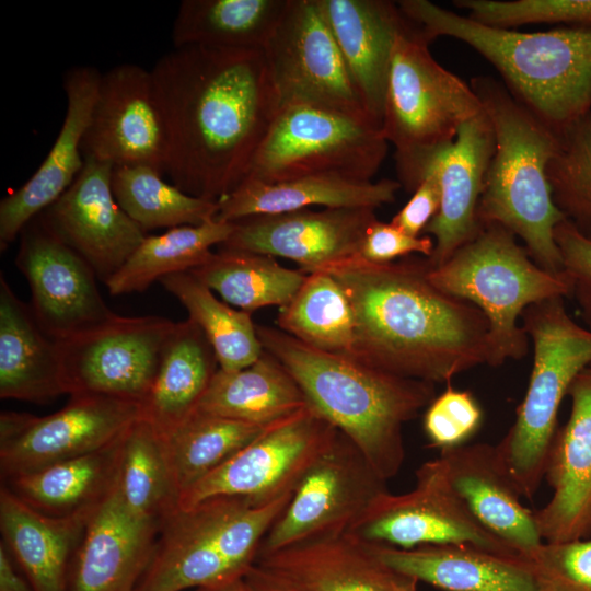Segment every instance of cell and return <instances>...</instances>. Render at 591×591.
Returning <instances> with one entry per match:
<instances>
[{
  "mask_svg": "<svg viewBox=\"0 0 591 591\" xmlns=\"http://www.w3.org/2000/svg\"><path fill=\"white\" fill-rule=\"evenodd\" d=\"M150 74L165 174L185 193L219 201L245 177L279 111L264 51L178 47Z\"/></svg>",
  "mask_w": 591,
  "mask_h": 591,
  "instance_id": "1",
  "label": "cell"
},
{
  "mask_svg": "<svg viewBox=\"0 0 591 591\" xmlns=\"http://www.w3.org/2000/svg\"><path fill=\"white\" fill-rule=\"evenodd\" d=\"M427 257L375 264L359 256L334 264L331 274L355 318L350 358L420 381L451 383L488 364V323L470 302L438 289Z\"/></svg>",
  "mask_w": 591,
  "mask_h": 591,
  "instance_id": "2",
  "label": "cell"
},
{
  "mask_svg": "<svg viewBox=\"0 0 591 591\" xmlns=\"http://www.w3.org/2000/svg\"><path fill=\"white\" fill-rule=\"evenodd\" d=\"M256 332L308 404L350 439L385 480L394 477L405 459L404 425L433 401L436 384L317 350L278 327L256 325Z\"/></svg>",
  "mask_w": 591,
  "mask_h": 591,
  "instance_id": "3",
  "label": "cell"
},
{
  "mask_svg": "<svg viewBox=\"0 0 591 591\" xmlns=\"http://www.w3.org/2000/svg\"><path fill=\"white\" fill-rule=\"evenodd\" d=\"M431 43L459 39L487 59L509 92L558 135L591 112V27L520 32L479 23L428 0H402Z\"/></svg>",
  "mask_w": 591,
  "mask_h": 591,
  "instance_id": "4",
  "label": "cell"
},
{
  "mask_svg": "<svg viewBox=\"0 0 591 591\" xmlns=\"http://www.w3.org/2000/svg\"><path fill=\"white\" fill-rule=\"evenodd\" d=\"M471 86L495 137L477 207L478 223L505 227L524 243L537 266L563 274L554 232L566 218L554 202L546 173L558 134L495 78L475 77Z\"/></svg>",
  "mask_w": 591,
  "mask_h": 591,
  "instance_id": "5",
  "label": "cell"
},
{
  "mask_svg": "<svg viewBox=\"0 0 591 591\" xmlns=\"http://www.w3.org/2000/svg\"><path fill=\"white\" fill-rule=\"evenodd\" d=\"M430 281L441 291L476 306L488 323L489 367L528 355L529 337L519 325L524 310L540 301L570 297L565 274L537 266L517 236L497 223L479 224L476 234L442 265Z\"/></svg>",
  "mask_w": 591,
  "mask_h": 591,
  "instance_id": "6",
  "label": "cell"
},
{
  "mask_svg": "<svg viewBox=\"0 0 591 591\" xmlns=\"http://www.w3.org/2000/svg\"><path fill=\"white\" fill-rule=\"evenodd\" d=\"M292 493L259 507L227 496L177 507L162 521L135 591H183L243 577Z\"/></svg>",
  "mask_w": 591,
  "mask_h": 591,
  "instance_id": "7",
  "label": "cell"
},
{
  "mask_svg": "<svg viewBox=\"0 0 591 591\" xmlns=\"http://www.w3.org/2000/svg\"><path fill=\"white\" fill-rule=\"evenodd\" d=\"M521 320L533 366L515 420L496 445L522 497L532 499L545 478L560 404L591 364V329L568 314L561 297L528 306Z\"/></svg>",
  "mask_w": 591,
  "mask_h": 591,
  "instance_id": "8",
  "label": "cell"
},
{
  "mask_svg": "<svg viewBox=\"0 0 591 591\" xmlns=\"http://www.w3.org/2000/svg\"><path fill=\"white\" fill-rule=\"evenodd\" d=\"M429 44L406 18L389 71L381 130L395 148L398 182L406 190L419 166L483 112L471 84L443 68Z\"/></svg>",
  "mask_w": 591,
  "mask_h": 591,
  "instance_id": "9",
  "label": "cell"
},
{
  "mask_svg": "<svg viewBox=\"0 0 591 591\" xmlns=\"http://www.w3.org/2000/svg\"><path fill=\"white\" fill-rule=\"evenodd\" d=\"M387 148L382 130L369 120L312 105H287L279 108L243 181L278 183L310 175L372 181Z\"/></svg>",
  "mask_w": 591,
  "mask_h": 591,
  "instance_id": "10",
  "label": "cell"
},
{
  "mask_svg": "<svg viewBox=\"0 0 591 591\" xmlns=\"http://www.w3.org/2000/svg\"><path fill=\"white\" fill-rule=\"evenodd\" d=\"M337 433L306 405L267 426L230 460L184 490L178 507L221 496L245 498L257 507L267 505L293 491Z\"/></svg>",
  "mask_w": 591,
  "mask_h": 591,
  "instance_id": "11",
  "label": "cell"
},
{
  "mask_svg": "<svg viewBox=\"0 0 591 591\" xmlns=\"http://www.w3.org/2000/svg\"><path fill=\"white\" fill-rule=\"evenodd\" d=\"M386 482L359 448L338 431L302 476L258 554L348 532L382 494Z\"/></svg>",
  "mask_w": 591,
  "mask_h": 591,
  "instance_id": "12",
  "label": "cell"
},
{
  "mask_svg": "<svg viewBox=\"0 0 591 591\" xmlns=\"http://www.w3.org/2000/svg\"><path fill=\"white\" fill-rule=\"evenodd\" d=\"M263 51L279 108L305 104L372 123L317 0H289Z\"/></svg>",
  "mask_w": 591,
  "mask_h": 591,
  "instance_id": "13",
  "label": "cell"
},
{
  "mask_svg": "<svg viewBox=\"0 0 591 591\" xmlns=\"http://www.w3.org/2000/svg\"><path fill=\"white\" fill-rule=\"evenodd\" d=\"M415 486L405 494L386 491L348 531L371 543L398 548L468 544L499 555L520 557L486 530L452 488L440 457L422 463Z\"/></svg>",
  "mask_w": 591,
  "mask_h": 591,
  "instance_id": "14",
  "label": "cell"
},
{
  "mask_svg": "<svg viewBox=\"0 0 591 591\" xmlns=\"http://www.w3.org/2000/svg\"><path fill=\"white\" fill-rule=\"evenodd\" d=\"M140 418V404L94 394H74L47 416L2 412V479L84 455L117 441Z\"/></svg>",
  "mask_w": 591,
  "mask_h": 591,
  "instance_id": "15",
  "label": "cell"
},
{
  "mask_svg": "<svg viewBox=\"0 0 591 591\" xmlns=\"http://www.w3.org/2000/svg\"><path fill=\"white\" fill-rule=\"evenodd\" d=\"M175 324L155 315L116 314L100 327L60 343L68 394L103 395L141 404Z\"/></svg>",
  "mask_w": 591,
  "mask_h": 591,
  "instance_id": "16",
  "label": "cell"
},
{
  "mask_svg": "<svg viewBox=\"0 0 591 591\" xmlns=\"http://www.w3.org/2000/svg\"><path fill=\"white\" fill-rule=\"evenodd\" d=\"M15 257L31 290L40 327L63 343L116 316L103 299L92 267L36 217L21 232Z\"/></svg>",
  "mask_w": 591,
  "mask_h": 591,
  "instance_id": "17",
  "label": "cell"
},
{
  "mask_svg": "<svg viewBox=\"0 0 591 591\" xmlns=\"http://www.w3.org/2000/svg\"><path fill=\"white\" fill-rule=\"evenodd\" d=\"M113 169L111 163L84 158L71 186L37 216L104 283L147 236L118 205L112 187Z\"/></svg>",
  "mask_w": 591,
  "mask_h": 591,
  "instance_id": "18",
  "label": "cell"
},
{
  "mask_svg": "<svg viewBox=\"0 0 591 591\" xmlns=\"http://www.w3.org/2000/svg\"><path fill=\"white\" fill-rule=\"evenodd\" d=\"M84 158L165 173L166 137L150 70L123 63L101 76L84 135Z\"/></svg>",
  "mask_w": 591,
  "mask_h": 591,
  "instance_id": "19",
  "label": "cell"
},
{
  "mask_svg": "<svg viewBox=\"0 0 591 591\" xmlns=\"http://www.w3.org/2000/svg\"><path fill=\"white\" fill-rule=\"evenodd\" d=\"M373 208H324L258 215L233 221L230 237L219 248L283 257L305 274L359 256Z\"/></svg>",
  "mask_w": 591,
  "mask_h": 591,
  "instance_id": "20",
  "label": "cell"
},
{
  "mask_svg": "<svg viewBox=\"0 0 591 591\" xmlns=\"http://www.w3.org/2000/svg\"><path fill=\"white\" fill-rule=\"evenodd\" d=\"M494 149L493 126L483 109L461 126L450 146L433 153L417 170L408 192H414L426 171L436 174L441 189L440 209L424 231L434 242L427 257L431 267L445 263L476 234L477 207Z\"/></svg>",
  "mask_w": 591,
  "mask_h": 591,
  "instance_id": "21",
  "label": "cell"
},
{
  "mask_svg": "<svg viewBox=\"0 0 591 591\" xmlns=\"http://www.w3.org/2000/svg\"><path fill=\"white\" fill-rule=\"evenodd\" d=\"M567 395L570 415L555 433L545 474L553 494L534 511L546 543L591 538V364L576 376Z\"/></svg>",
  "mask_w": 591,
  "mask_h": 591,
  "instance_id": "22",
  "label": "cell"
},
{
  "mask_svg": "<svg viewBox=\"0 0 591 591\" xmlns=\"http://www.w3.org/2000/svg\"><path fill=\"white\" fill-rule=\"evenodd\" d=\"M101 73L92 66L69 69L63 77L67 109L48 154L34 174L0 202V248L50 207L74 182L84 165L82 144L95 103Z\"/></svg>",
  "mask_w": 591,
  "mask_h": 591,
  "instance_id": "23",
  "label": "cell"
},
{
  "mask_svg": "<svg viewBox=\"0 0 591 591\" xmlns=\"http://www.w3.org/2000/svg\"><path fill=\"white\" fill-rule=\"evenodd\" d=\"M255 564L308 591H417L419 582L349 532L258 554Z\"/></svg>",
  "mask_w": 591,
  "mask_h": 591,
  "instance_id": "24",
  "label": "cell"
},
{
  "mask_svg": "<svg viewBox=\"0 0 591 591\" xmlns=\"http://www.w3.org/2000/svg\"><path fill=\"white\" fill-rule=\"evenodd\" d=\"M161 522L140 518L117 490L90 518L68 591H135L152 558Z\"/></svg>",
  "mask_w": 591,
  "mask_h": 591,
  "instance_id": "25",
  "label": "cell"
},
{
  "mask_svg": "<svg viewBox=\"0 0 591 591\" xmlns=\"http://www.w3.org/2000/svg\"><path fill=\"white\" fill-rule=\"evenodd\" d=\"M439 457L452 488L486 530L520 556L543 543L534 511L521 502L497 445L466 443L441 451Z\"/></svg>",
  "mask_w": 591,
  "mask_h": 591,
  "instance_id": "26",
  "label": "cell"
},
{
  "mask_svg": "<svg viewBox=\"0 0 591 591\" xmlns=\"http://www.w3.org/2000/svg\"><path fill=\"white\" fill-rule=\"evenodd\" d=\"M372 123L382 128L394 44L406 18L387 0H317Z\"/></svg>",
  "mask_w": 591,
  "mask_h": 591,
  "instance_id": "27",
  "label": "cell"
},
{
  "mask_svg": "<svg viewBox=\"0 0 591 591\" xmlns=\"http://www.w3.org/2000/svg\"><path fill=\"white\" fill-rule=\"evenodd\" d=\"M94 511L47 515L1 486L2 543L34 591H68L71 565Z\"/></svg>",
  "mask_w": 591,
  "mask_h": 591,
  "instance_id": "28",
  "label": "cell"
},
{
  "mask_svg": "<svg viewBox=\"0 0 591 591\" xmlns=\"http://www.w3.org/2000/svg\"><path fill=\"white\" fill-rule=\"evenodd\" d=\"M68 394L60 343L0 275V397L47 403Z\"/></svg>",
  "mask_w": 591,
  "mask_h": 591,
  "instance_id": "29",
  "label": "cell"
},
{
  "mask_svg": "<svg viewBox=\"0 0 591 591\" xmlns=\"http://www.w3.org/2000/svg\"><path fill=\"white\" fill-rule=\"evenodd\" d=\"M371 545L394 569L444 591H538L534 575L521 556H503L468 544L409 549Z\"/></svg>",
  "mask_w": 591,
  "mask_h": 591,
  "instance_id": "30",
  "label": "cell"
},
{
  "mask_svg": "<svg viewBox=\"0 0 591 591\" xmlns=\"http://www.w3.org/2000/svg\"><path fill=\"white\" fill-rule=\"evenodd\" d=\"M398 181H360L340 175H310L278 183L243 181L218 204L216 219L233 222L258 215H275L311 206L373 208L393 202Z\"/></svg>",
  "mask_w": 591,
  "mask_h": 591,
  "instance_id": "31",
  "label": "cell"
},
{
  "mask_svg": "<svg viewBox=\"0 0 591 591\" xmlns=\"http://www.w3.org/2000/svg\"><path fill=\"white\" fill-rule=\"evenodd\" d=\"M124 434L97 451L4 478L3 486L47 515L94 511L116 489Z\"/></svg>",
  "mask_w": 591,
  "mask_h": 591,
  "instance_id": "32",
  "label": "cell"
},
{
  "mask_svg": "<svg viewBox=\"0 0 591 591\" xmlns=\"http://www.w3.org/2000/svg\"><path fill=\"white\" fill-rule=\"evenodd\" d=\"M219 368L202 331L189 318L176 322L153 384L140 404V418L166 438L197 409Z\"/></svg>",
  "mask_w": 591,
  "mask_h": 591,
  "instance_id": "33",
  "label": "cell"
},
{
  "mask_svg": "<svg viewBox=\"0 0 591 591\" xmlns=\"http://www.w3.org/2000/svg\"><path fill=\"white\" fill-rule=\"evenodd\" d=\"M306 405L292 375L264 350L248 367L233 371L219 368L197 409L267 427Z\"/></svg>",
  "mask_w": 591,
  "mask_h": 591,
  "instance_id": "34",
  "label": "cell"
},
{
  "mask_svg": "<svg viewBox=\"0 0 591 591\" xmlns=\"http://www.w3.org/2000/svg\"><path fill=\"white\" fill-rule=\"evenodd\" d=\"M289 0H184L172 30L174 48L263 50Z\"/></svg>",
  "mask_w": 591,
  "mask_h": 591,
  "instance_id": "35",
  "label": "cell"
},
{
  "mask_svg": "<svg viewBox=\"0 0 591 591\" xmlns=\"http://www.w3.org/2000/svg\"><path fill=\"white\" fill-rule=\"evenodd\" d=\"M232 231V222L215 218L198 225H181L161 234H147L105 286L112 296L142 292L154 281L207 263L213 254L212 247L223 244Z\"/></svg>",
  "mask_w": 591,
  "mask_h": 591,
  "instance_id": "36",
  "label": "cell"
},
{
  "mask_svg": "<svg viewBox=\"0 0 591 591\" xmlns=\"http://www.w3.org/2000/svg\"><path fill=\"white\" fill-rule=\"evenodd\" d=\"M190 273L224 302L251 314L265 306L282 308L308 277L300 269L286 268L274 256L224 248Z\"/></svg>",
  "mask_w": 591,
  "mask_h": 591,
  "instance_id": "37",
  "label": "cell"
},
{
  "mask_svg": "<svg viewBox=\"0 0 591 591\" xmlns=\"http://www.w3.org/2000/svg\"><path fill=\"white\" fill-rule=\"evenodd\" d=\"M116 490L135 515L161 522L178 507L165 439L139 418L125 432Z\"/></svg>",
  "mask_w": 591,
  "mask_h": 591,
  "instance_id": "38",
  "label": "cell"
},
{
  "mask_svg": "<svg viewBox=\"0 0 591 591\" xmlns=\"http://www.w3.org/2000/svg\"><path fill=\"white\" fill-rule=\"evenodd\" d=\"M160 282L186 309L188 318L202 331L220 369L233 371L248 367L263 354L252 314L219 300L193 273L173 274Z\"/></svg>",
  "mask_w": 591,
  "mask_h": 591,
  "instance_id": "39",
  "label": "cell"
},
{
  "mask_svg": "<svg viewBox=\"0 0 591 591\" xmlns=\"http://www.w3.org/2000/svg\"><path fill=\"white\" fill-rule=\"evenodd\" d=\"M277 327L321 351L351 357L355 318L338 281L327 271L309 274L294 297L282 308Z\"/></svg>",
  "mask_w": 591,
  "mask_h": 591,
  "instance_id": "40",
  "label": "cell"
},
{
  "mask_svg": "<svg viewBox=\"0 0 591 591\" xmlns=\"http://www.w3.org/2000/svg\"><path fill=\"white\" fill-rule=\"evenodd\" d=\"M162 173L147 165H116L112 174L114 196L146 233L161 228L198 225L215 219L218 201L189 195L165 182Z\"/></svg>",
  "mask_w": 591,
  "mask_h": 591,
  "instance_id": "41",
  "label": "cell"
},
{
  "mask_svg": "<svg viewBox=\"0 0 591 591\" xmlns=\"http://www.w3.org/2000/svg\"><path fill=\"white\" fill-rule=\"evenodd\" d=\"M265 428L196 409L164 438L179 496L230 460Z\"/></svg>",
  "mask_w": 591,
  "mask_h": 591,
  "instance_id": "42",
  "label": "cell"
},
{
  "mask_svg": "<svg viewBox=\"0 0 591 591\" xmlns=\"http://www.w3.org/2000/svg\"><path fill=\"white\" fill-rule=\"evenodd\" d=\"M546 173L557 208L591 239V112L558 135Z\"/></svg>",
  "mask_w": 591,
  "mask_h": 591,
  "instance_id": "43",
  "label": "cell"
},
{
  "mask_svg": "<svg viewBox=\"0 0 591 591\" xmlns=\"http://www.w3.org/2000/svg\"><path fill=\"white\" fill-rule=\"evenodd\" d=\"M471 19L495 27L564 23L591 27V0H456Z\"/></svg>",
  "mask_w": 591,
  "mask_h": 591,
  "instance_id": "44",
  "label": "cell"
},
{
  "mask_svg": "<svg viewBox=\"0 0 591 591\" xmlns=\"http://www.w3.org/2000/svg\"><path fill=\"white\" fill-rule=\"evenodd\" d=\"M521 557L530 566L538 591H591V538L543 542Z\"/></svg>",
  "mask_w": 591,
  "mask_h": 591,
  "instance_id": "45",
  "label": "cell"
},
{
  "mask_svg": "<svg viewBox=\"0 0 591 591\" xmlns=\"http://www.w3.org/2000/svg\"><path fill=\"white\" fill-rule=\"evenodd\" d=\"M482 421L483 410L474 395L449 383L425 409L422 427L430 444L441 452L466 444Z\"/></svg>",
  "mask_w": 591,
  "mask_h": 591,
  "instance_id": "46",
  "label": "cell"
},
{
  "mask_svg": "<svg viewBox=\"0 0 591 591\" xmlns=\"http://www.w3.org/2000/svg\"><path fill=\"white\" fill-rule=\"evenodd\" d=\"M554 237L568 279L571 294L586 327L591 329V239L583 235L568 220L560 222Z\"/></svg>",
  "mask_w": 591,
  "mask_h": 591,
  "instance_id": "47",
  "label": "cell"
},
{
  "mask_svg": "<svg viewBox=\"0 0 591 591\" xmlns=\"http://www.w3.org/2000/svg\"><path fill=\"white\" fill-rule=\"evenodd\" d=\"M433 248L431 236H412L391 222L376 219L366 232L359 257L370 263L386 264L413 253L430 257Z\"/></svg>",
  "mask_w": 591,
  "mask_h": 591,
  "instance_id": "48",
  "label": "cell"
},
{
  "mask_svg": "<svg viewBox=\"0 0 591 591\" xmlns=\"http://www.w3.org/2000/svg\"><path fill=\"white\" fill-rule=\"evenodd\" d=\"M441 205V189L434 173L426 171L412 197L392 218L391 223L412 236H421Z\"/></svg>",
  "mask_w": 591,
  "mask_h": 591,
  "instance_id": "49",
  "label": "cell"
},
{
  "mask_svg": "<svg viewBox=\"0 0 591 591\" xmlns=\"http://www.w3.org/2000/svg\"><path fill=\"white\" fill-rule=\"evenodd\" d=\"M243 579L247 591H308L257 564L245 572Z\"/></svg>",
  "mask_w": 591,
  "mask_h": 591,
  "instance_id": "50",
  "label": "cell"
},
{
  "mask_svg": "<svg viewBox=\"0 0 591 591\" xmlns=\"http://www.w3.org/2000/svg\"><path fill=\"white\" fill-rule=\"evenodd\" d=\"M0 591H34L27 578L14 567L2 542L0 544Z\"/></svg>",
  "mask_w": 591,
  "mask_h": 591,
  "instance_id": "51",
  "label": "cell"
},
{
  "mask_svg": "<svg viewBox=\"0 0 591 591\" xmlns=\"http://www.w3.org/2000/svg\"><path fill=\"white\" fill-rule=\"evenodd\" d=\"M197 591H247V588L243 577H239L208 587L198 588Z\"/></svg>",
  "mask_w": 591,
  "mask_h": 591,
  "instance_id": "52",
  "label": "cell"
}]
</instances>
